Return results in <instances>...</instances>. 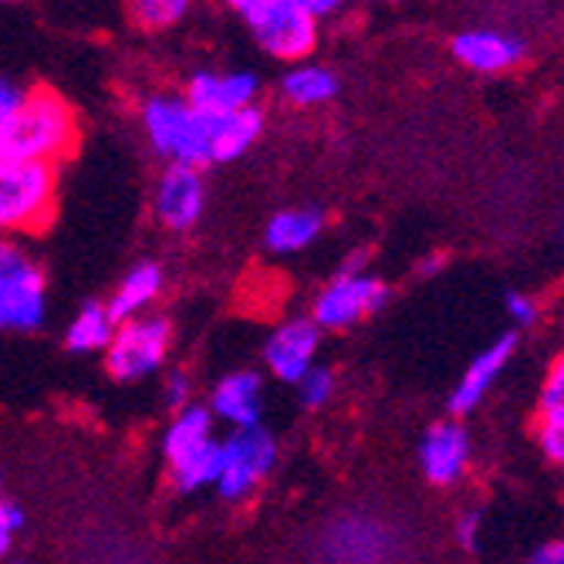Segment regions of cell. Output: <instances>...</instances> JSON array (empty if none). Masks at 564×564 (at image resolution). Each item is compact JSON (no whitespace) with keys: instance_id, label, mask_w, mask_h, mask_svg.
I'll return each instance as SVG.
<instances>
[{"instance_id":"cell-1","label":"cell","mask_w":564,"mask_h":564,"mask_svg":"<svg viewBox=\"0 0 564 564\" xmlns=\"http://www.w3.org/2000/svg\"><path fill=\"white\" fill-rule=\"evenodd\" d=\"M78 142V119L68 101L51 91H24L21 106L0 122V156L55 166Z\"/></svg>"},{"instance_id":"cell-2","label":"cell","mask_w":564,"mask_h":564,"mask_svg":"<svg viewBox=\"0 0 564 564\" xmlns=\"http://www.w3.org/2000/svg\"><path fill=\"white\" fill-rule=\"evenodd\" d=\"M210 122L214 116L196 112L180 95H156L142 109V126L152 149L173 160V166L189 170L210 163Z\"/></svg>"},{"instance_id":"cell-3","label":"cell","mask_w":564,"mask_h":564,"mask_svg":"<svg viewBox=\"0 0 564 564\" xmlns=\"http://www.w3.org/2000/svg\"><path fill=\"white\" fill-rule=\"evenodd\" d=\"M55 166L0 156V237L34 234L55 217Z\"/></svg>"},{"instance_id":"cell-4","label":"cell","mask_w":564,"mask_h":564,"mask_svg":"<svg viewBox=\"0 0 564 564\" xmlns=\"http://www.w3.org/2000/svg\"><path fill=\"white\" fill-rule=\"evenodd\" d=\"M247 21L268 55L281 62H297L312 55L318 44V18L307 14L297 0H227Z\"/></svg>"},{"instance_id":"cell-5","label":"cell","mask_w":564,"mask_h":564,"mask_svg":"<svg viewBox=\"0 0 564 564\" xmlns=\"http://www.w3.org/2000/svg\"><path fill=\"white\" fill-rule=\"evenodd\" d=\"M278 459V443L268 430L250 426V430H237L227 443H220V497L227 500H240L247 497L253 487H258Z\"/></svg>"},{"instance_id":"cell-6","label":"cell","mask_w":564,"mask_h":564,"mask_svg":"<svg viewBox=\"0 0 564 564\" xmlns=\"http://www.w3.org/2000/svg\"><path fill=\"white\" fill-rule=\"evenodd\" d=\"M170 348V322L166 318H132L109 341V372L122 382L156 372Z\"/></svg>"},{"instance_id":"cell-7","label":"cell","mask_w":564,"mask_h":564,"mask_svg":"<svg viewBox=\"0 0 564 564\" xmlns=\"http://www.w3.org/2000/svg\"><path fill=\"white\" fill-rule=\"evenodd\" d=\"M389 291L382 281L366 274H341L315 301V328H348L366 315L379 312Z\"/></svg>"},{"instance_id":"cell-8","label":"cell","mask_w":564,"mask_h":564,"mask_svg":"<svg viewBox=\"0 0 564 564\" xmlns=\"http://www.w3.org/2000/svg\"><path fill=\"white\" fill-rule=\"evenodd\" d=\"M44 322V278L21 258L0 268V332H31Z\"/></svg>"},{"instance_id":"cell-9","label":"cell","mask_w":564,"mask_h":564,"mask_svg":"<svg viewBox=\"0 0 564 564\" xmlns=\"http://www.w3.org/2000/svg\"><path fill=\"white\" fill-rule=\"evenodd\" d=\"M261 78L253 72H196L186 85V101L203 116H230L258 101Z\"/></svg>"},{"instance_id":"cell-10","label":"cell","mask_w":564,"mask_h":564,"mask_svg":"<svg viewBox=\"0 0 564 564\" xmlns=\"http://www.w3.org/2000/svg\"><path fill=\"white\" fill-rule=\"evenodd\" d=\"M207 203V189H203L199 170L189 166H170L156 186V217L170 230H189Z\"/></svg>"},{"instance_id":"cell-11","label":"cell","mask_w":564,"mask_h":564,"mask_svg":"<svg viewBox=\"0 0 564 564\" xmlns=\"http://www.w3.org/2000/svg\"><path fill=\"white\" fill-rule=\"evenodd\" d=\"M420 464L430 484L446 487L464 477L470 464V436L459 423H440L426 433L420 446Z\"/></svg>"},{"instance_id":"cell-12","label":"cell","mask_w":564,"mask_h":564,"mask_svg":"<svg viewBox=\"0 0 564 564\" xmlns=\"http://www.w3.org/2000/svg\"><path fill=\"white\" fill-rule=\"evenodd\" d=\"M318 355V328L312 322H288L281 325L271 341H268V369L281 382H301L307 372L315 369Z\"/></svg>"},{"instance_id":"cell-13","label":"cell","mask_w":564,"mask_h":564,"mask_svg":"<svg viewBox=\"0 0 564 564\" xmlns=\"http://www.w3.org/2000/svg\"><path fill=\"white\" fill-rule=\"evenodd\" d=\"M328 564H386L392 557V538L376 521H341L325 541Z\"/></svg>"},{"instance_id":"cell-14","label":"cell","mask_w":564,"mask_h":564,"mask_svg":"<svg viewBox=\"0 0 564 564\" xmlns=\"http://www.w3.org/2000/svg\"><path fill=\"white\" fill-rule=\"evenodd\" d=\"M453 55L474 72L497 75L514 68L524 58V44L503 31H464L453 37Z\"/></svg>"},{"instance_id":"cell-15","label":"cell","mask_w":564,"mask_h":564,"mask_svg":"<svg viewBox=\"0 0 564 564\" xmlns=\"http://www.w3.org/2000/svg\"><path fill=\"white\" fill-rule=\"evenodd\" d=\"M264 389L253 372H234L214 389V413L237 430H250L261 423Z\"/></svg>"},{"instance_id":"cell-16","label":"cell","mask_w":564,"mask_h":564,"mask_svg":"<svg viewBox=\"0 0 564 564\" xmlns=\"http://www.w3.org/2000/svg\"><path fill=\"white\" fill-rule=\"evenodd\" d=\"M510 351H514V338L503 335V338H500L497 345H490L480 358H474L470 369H467V376L459 379V386H456L453 395H449V409H453L456 416L470 413V409H477V405L484 402V395H487L490 386L497 382L500 369L510 362Z\"/></svg>"},{"instance_id":"cell-17","label":"cell","mask_w":564,"mask_h":564,"mask_svg":"<svg viewBox=\"0 0 564 564\" xmlns=\"http://www.w3.org/2000/svg\"><path fill=\"white\" fill-rule=\"evenodd\" d=\"M264 132V116L258 106L230 112V116H214L210 122V163H230L261 139Z\"/></svg>"},{"instance_id":"cell-18","label":"cell","mask_w":564,"mask_h":564,"mask_svg":"<svg viewBox=\"0 0 564 564\" xmlns=\"http://www.w3.org/2000/svg\"><path fill=\"white\" fill-rule=\"evenodd\" d=\"M538 440L547 459L564 456V366L554 362L538 399Z\"/></svg>"},{"instance_id":"cell-19","label":"cell","mask_w":564,"mask_h":564,"mask_svg":"<svg viewBox=\"0 0 564 564\" xmlns=\"http://www.w3.org/2000/svg\"><path fill=\"white\" fill-rule=\"evenodd\" d=\"M163 291V271L160 264H139L126 274V281L119 284V291L112 294V301L106 304V312L116 322H132L142 315V307H149L156 301V294Z\"/></svg>"},{"instance_id":"cell-20","label":"cell","mask_w":564,"mask_h":564,"mask_svg":"<svg viewBox=\"0 0 564 564\" xmlns=\"http://www.w3.org/2000/svg\"><path fill=\"white\" fill-rule=\"evenodd\" d=\"M325 227L318 210H284L268 224V247L274 253H297L312 243Z\"/></svg>"},{"instance_id":"cell-21","label":"cell","mask_w":564,"mask_h":564,"mask_svg":"<svg viewBox=\"0 0 564 564\" xmlns=\"http://www.w3.org/2000/svg\"><path fill=\"white\" fill-rule=\"evenodd\" d=\"M281 95L291 106H322V101L338 95V78L332 68L322 65H294L281 78Z\"/></svg>"},{"instance_id":"cell-22","label":"cell","mask_w":564,"mask_h":564,"mask_svg":"<svg viewBox=\"0 0 564 564\" xmlns=\"http://www.w3.org/2000/svg\"><path fill=\"white\" fill-rule=\"evenodd\" d=\"M214 430V416H210V409H203V405H186L183 413L173 420V426L166 430V440H163V449H166V459L173 464V459H180L183 453L203 446V443H210Z\"/></svg>"},{"instance_id":"cell-23","label":"cell","mask_w":564,"mask_h":564,"mask_svg":"<svg viewBox=\"0 0 564 564\" xmlns=\"http://www.w3.org/2000/svg\"><path fill=\"white\" fill-rule=\"evenodd\" d=\"M170 470H173V480L180 490H199L207 484H217V477H220V443L210 440V443L183 453L180 459H173Z\"/></svg>"},{"instance_id":"cell-24","label":"cell","mask_w":564,"mask_h":564,"mask_svg":"<svg viewBox=\"0 0 564 564\" xmlns=\"http://www.w3.org/2000/svg\"><path fill=\"white\" fill-rule=\"evenodd\" d=\"M112 318L101 304H85L75 315V322L68 325V348L72 351H98L109 348L112 341Z\"/></svg>"},{"instance_id":"cell-25","label":"cell","mask_w":564,"mask_h":564,"mask_svg":"<svg viewBox=\"0 0 564 564\" xmlns=\"http://www.w3.org/2000/svg\"><path fill=\"white\" fill-rule=\"evenodd\" d=\"M129 4H132V18L149 31L173 28L189 14V0H129Z\"/></svg>"},{"instance_id":"cell-26","label":"cell","mask_w":564,"mask_h":564,"mask_svg":"<svg viewBox=\"0 0 564 564\" xmlns=\"http://www.w3.org/2000/svg\"><path fill=\"white\" fill-rule=\"evenodd\" d=\"M297 386H301L304 405L318 409V405H325V402L332 399V392H335V376H332L328 369H312Z\"/></svg>"},{"instance_id":"cell-27","label":"cell","mask_w":564,"mask_h":564,"mask_svg":"<svg viewBox=\"0 0 564 564\" xmlns=\"http://www.w3.org/2000/svg\"><path fill=\"white\" fill-rule=\"evenodd\" d=\"M24 524V514H21V507L14 503H0V557H4L14 544V534L21 531Z\"/></svg>"},{"instance_id":"cell-28","label":"cell","mask_w":564,"mask_h":564,"mask_svg":"<svg viewBox=\"0 0 564 564\" xmlns=\"http://www.w3.org/2000/svg\"><path fill=\"white\" fill-rule=\"evenodd\" d=\"M507 312L518 325H534L538 322V304L528 294H510L507 297Z\"/></svg>"},{"instance_id":"cell-29","label":"cell","mask_w":564,"mask_h":564,"mask_svg":"<svg viewBox=\"0 0 564 564\" xmlns=\"http://www.w3.org/2000/svg\"><path fill=\"white\" fill-rule=\"evenodd\" d=\"M21 98H24L21 85H14L11 78H0V122H4L21 106Z\"/></svg>"},{"instance_id":"cell-30","label":"cell","mask_w":564,"mask_h":564,"mask_svg":"<svg viewBox=\"0 0 564 564\" xmlns=\"http://www.w3.org/2000/svg\"><path fill=\"white\" fill-rule=\"evenodd\" d=\"M189 402V376L173 372L166 379V405H186Z\"/></svg>"},{"instance_id":"cell-31","label":"cell","mask_w":564,"mask_h":564,"mask_svg":"<svg viewBox=\"0 0 564 564\" xmlns=\"http://www.w3.org/2000/svg\"><path fill=\"white\" fill-rule=\"evenodd\" d=\"M456 534H459V541H464L467 547H474V544H477V534H480V514H477V510H470V514L459 518Z\"/></svg>"},{"instance_id":"cell-32","label":"cell","mask_w":564,"mask_h":564,"mask_svg":"<svg viewBox=\"0 0 564 564\" xmlns=\"http://www.w3.org/2000/svg\"><path fill=\"white\" fill-rule=\"evenodd\" d=\"M297 4L312 18H328V14H335L345 4V0H297Z\"/></svg>"},{"instance_id":"cell-33","label":"cell","mask_w":564,"mask_h":564,"mask_svg":"<svg viewBox=\"0 0 564 564\" xmlns=\"http://www.w3.org/2000/svg\"><path fill=\"white\" fill-rule=\"evenodd\" d=\"M531 564H564V547L554 541V544H544L534 557H531Z\"/></svg>"},{"instance_id":"cell-34","label":"cell","mask_w":564,"mask_h":564,"mask_svg":"<svg viewBox=\"0 0 564 564\" xmlns=\"http://www.w3.org/2000/svg\"><path fill=\"white\" fill-rule=\"evenodd\" d=\"M369 261V253L366 250H358V253H351V258L345 261V268H341V274H358L362 271V264Z\"/></svg>"},{"instance_id":"cell-35","label":"cell","mask_w":564,"mask_h":564,"mask_svg":"<svg viewBox=\"0 0 564 564\" xmlns=\"http://www.w3.org/2000/svg\"><path fill=\"white\" fill-rule=\"evenodd\" d=\"M433 271H440V258H430V261H423V274H433Z\"/></svg>"},{"instance_id":"cell-36","label":"cell","mask_w":564,"mask_h":564,"mask_svg":"<svg viewBox=\"0 0 564 564\" xmlns=\"http://www.w3.org/2000/svg\"><path fill=\"white\" fill-rule=\"evenodd\" d=\"M0 4H14V0H0Z\"/></svg>"}]
</instances>
